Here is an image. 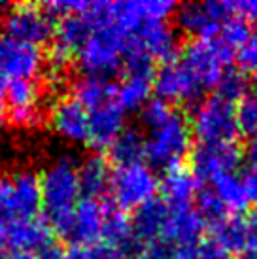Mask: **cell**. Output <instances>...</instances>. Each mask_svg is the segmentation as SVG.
<instances>
[{"instance_id": "cell-1", "label": "cell", "mask_w": 257, "mask_h": 259, "mask_svg": "<svg viewBox=\"0 0 257 259\" xmlns=\"http://www.w3.org/2000/svg\"><path fill=\"white\" fill-rule=\"evenodd\" d=\"M144 135V159L150 166L170 170L182 166L191 153L189 119L176 106L161 99H151L140 110Z\"/></svg>"}, {"instance_id": "cell-12", "label": "cell", "mask_w": 257, "mask_h": 259, "mask_svg": "<svg viewBox=\"0 0 257 259\" xmlns=\"http://www.w3.org/2000/svg\"><path fill=\"white\" fill-rule=\"evenodd\" d=\"M4 114L15 127L32 129L42 123L44 93L36 79H17L4 85Z\"/></svg>"}, {"instance_id": "cell-15", "label": "cell", "mask_w": 257, "mask_h": 259, "mask_svg": "<svg viewBox=\"0 0 257 259\" xmlns=\"http://www.w3.org/2000/svg\"><path fill=\"white\" fill-rule=\"evenodd\" d=\"M50 125L57 137L70 144L89 142V114L74 95H63L51 104Z\"/></svg>"}, {"instance_id": "cell-34", "label": "cell", "mask_w": 257, "mask_h": 259, "mask_svg": "<svg viewBox=\"0 0 257 259\" xmlns=\"http://www.w3.org/2000/svg\"><path fill=\"white\" fill-rule=\"evenodd\" d=\"M200 244V242H199ZM199 244L193 246H172L166 259H200L199 257Z\"/></svg>"}, {"instance_id": "cell-32", "label": "cell", "mask_w": 257, "mask_h": 259, "mask_svg": "<svg viewBox=\"0 0 257 259\" xmlns=\"http://www.w3.org/2000/svg\"><path fill=\"white\" fill-rule=\"evenodd\" d=\"M233 17L244 23H257V0H235L231 2Z\"/></svg>"}, {"instance_id": "cell-30", "label": "cell", "mask_w": 257, "mask_h": 259, "mask_svg": "<svg viewBox=\"0 0 257 259\" xmlns=\"http://www.w3.org/2000/svg\"><path fill=\"white\" fill-rule=\"evenodd\" d=\"M236 59L242 72H257V29L251 30L248 40L236 50Z\"/></svg>"}, {"instance_id": "cell-16", "label": "cell", "mask_w": 257, "mask_h": 259, "mask_svg": "<svg viewBox=\"0 0 257 259\" xmlns=\"http://www.w3.org/2000/svg\"><path fill=\"white\" fill-rule=\"evenodd\" d=\"M104 212L106 201L81 197L61 237L70 240L72 246H99L102 240Z\"/></svg>"}, {"instance_id": "cell-20", "label": "cell", "mask_w": 257, "mask_h": 259, "mask_svg": "<svg viewBox=\"0 0 257 259\" xmlns=\"http://www.w3.org/2000/svg\"><path fill=\"white\" fill-rule=\"evenodd\" d=\"M204 227L206 223L193 204H168V216L161 242L170 246L199 244Z\"/></svg>"}, {"instance_id": "cell-6", "label": "cell", "mask_w": 257, "mask_h": 259, "mask_svg": "<svg viewBox=\"0 0 257 259\" xmlns=\"http://www.w3.org/2000/svg\"><path fill=\"white\" fill-rule=\"evenodd\" d=\"M159 191V178L148 163L119 165L112 170L110 193L112 202L121 210H138L155 199Z\"/></svg>"}, {"instance_id": "cell-5", "label": "cell", "mask_w": 257, "mask_h": 259, "mask_svg": "<svg viewBox=\"0 0 257 259\" xmlns=\"http://www.w3.org/2000/svg\"><path fill=\"white\" fill-rule=\"evenodd\" d=\"M40 180L30 168L0 174V231L10 223L38 218Z\"/></svg>"}, {"instance_id": "cell-13", "label": "cell", "mask_w": 257, "mask_h": 259, "mask_svg": "<svg viewBox=\"0 0 257 259\" xmlns=\"http://www.w3.org/2000/svg\"><path fill=\"white\" fill-rule=\"evenodd\" d=\"M153 63L146 59H131L123 66V78L115 83V99L125 112H140L151 101L153 93Z\"/></svg>"}, {"instance_id": "cell-37", "label": "cell", "mask_w": 257, "mask_h": 259, "mask_svg": "<svg viewBox=\"0 0 257 259\" xmlns=\"http://www.w3.org/2000/svg\"><path fill=\"white\" fill-rule=\"evenodd\" d=\"M250 153H257V135L253 137V142H251V150Z\"/></svg>"}, {"instance_id": "cell-14", "label": "cell", "mask_w": 257, "mask_h": 259, "mask_svg": "<svg viewBox=\"0 0 257 259\" xmlns=\"http://www.w3.org/2000/svg\"><path fill=\"white\" fill-rule=\"evenodd\" d=\"M53 244V231L40 216L10 223L0 231V248L6 252L32 253L38 257Z\"/></svg>"}, {"instance_id": "cell-22", "label": "cell", "mask_w": 257, "mask_h": 259, "mask_svg": "<svg viewBox=\"0 0 257 259\" xmlns=\"http://www.w3.org/2000/svg\"><path fill=\"white\" fill-rule=\"evenodd\" d=\"M159 187L164 195L163 201H166L168 204H193L202 184L191 172V168H186L182 165L166 170L163 182H159Z\"/></svg>"}, {"instance_id": "cell-23", "label": "cell", "mask_w": 257, "mask_h": 259, "mask_svg": "<svg viewBox=\"0 0 257 259\" xmlns=\"http://www.w3.org/2000/svg\"><path fill=\"white\" fill-rule=\"evenodd\" d=\"M79 187L81 197L87 199H102L110 191V178L112 170L108 166L106 159L100 155H91L85 161H81L78 166Z\"/></svg>"}, {"instance_id": "cell-3", "label": "cell", "mask_w": 257, "mask_h": 259, "mask_svg": "<svg viewBox=\"0 0 257 259\" xmlns=\"http://www.w3.org/2000/svg\"><path fill=\"white\" fill-rule=\"evenodd\" d=\"M78 166L79 163L72 155H61L53 159L38 176L44 222L59 235L64 233L78 202L81 201Z\"/></svg>"}, {"instance_id": "cell-2", "label": "cell", "mask_w": 257, "mask_h": 259, "mask_svg": "<svg viewBox=\"0 0 257 259\" xmlns=\"http://www.w3.org/2000/svg\"><path fill=\"white\" fill-rule=\"evenodd\" d=\"M93 29L76 51V63L83 76L110 79L123 72L127 57V32L114 21L110 2H91Z\"/></svg>"}, {"instance_id": "cell-35", "label": "cell", "mask_w": 257, "mask_h": 259, "mask_svg": "<svg viewBox=\"0 0 257 259\" xmlns=\"http://www.w3.org/2000/svg\"><path fill=\"white\" fill-rule=\"evenodd\" d=\"M6 259H38L32 253H21V252H6Z\"/></svg>"}, {"instance_id": "cell-25", "label": "cell", "mask_w": 257, "mask_h": 259, "mask_svg": "<svg viewBox=\"0 0 257 259\" xmlns=\"http://www.w3.org/2000/svg\"><path fill=\"white\" fill-rule=\"evenodd\" d=\"M110 155L114 163L119 165H133L144 161V135L140 129L127 127L110 146Z\"/></svg>"}, {"instance_id": "cell-27", "label": "cell", "mask_w": 257, "mask_h": 259, "mask_svg": "<svg viewBox=\"0 0 257 259\" xmlns=\"http://www.w3.org/2000/svg\"><path fill=\"white\" fill-rule=\"evenodd\" d=\"M195 201H197L195 208H197V212L200 214V218L204 220L206 225L216 227L218 223L223 222V220L227 218L229 212L225 210L222 201L216 197V193L210 189V187H200V191Z\"/></svg>"}, {"instance_id": "cell-36", "label": "cell", "mask_w": 257, "mask_h": 259, "mask_svg": "<svg viewBox=\"0 0 257 259\" xmlns=\"http://www.w3.org/2000/svg\"><path fill=\"white\" fill-rule=\"evenodd\" d=\"M238 259H257V244L251 246L248 252H244Z\"/></svg>"}, {"instance_id": "cell-11", "label": "cell", "mask_w": 257, "mask_h": 259, "mask_svg": "<svg viewBox=\"0 0 257 259\" xmlns=\"http://www.w3.org/2000/svg\"><path fill=\"white\" fill-rule=\"evenodd\" d=\"M46 68L42 48L0 32V85L17 79H36Z\"/></svg>"}, {"instance_id": "cell-29", "label": "cell", "mask_w": 257, "mask_h": 259, "mask_svg": "<svg viewBox=\"0 0 257 259\" xmlns=\"http://www.w3.org/2000/svg\"><path fill=\"white\" fill-rule=\"evenodd\" d=\"M250 32L251 30L248 23L240 21V19H236V17H231L227 23H223V27L220 29V32H218V38H220L227 48L236 51L246 40H248Z\"/></svg>"}, {"instance_id": "cell-21", "label": "cell", "mask_w": 257, "mask_h": 259, "mask_svg": "<svg viewBox=\"0 0 257 259\" xmlns=\"http://www.w3.org/2000/svg\"><path fill=\"white\" fill-rule=\"evenodd\" d=\"M135 212V218L131 220L133 240L140 242V246L161 242L166 216H168V202L155 197L153 201L146 202Z\"/></svg>"}, {"instance_id": "cell-8", "label": "cell", "mask_w": 257, "mask_h": 259, "mask_svg": "<svg viewBox=\"0 0 257 259\" xmlns=\"http://www.w3.org/2000/svg\"><path fill=\"white\" fill-rule=\"evenodd\" d=\"M153 93H157V99L174 106L197 104L202 101L206 89L191 68L180 59V55H176L163 63L161 68L153 74Z\"/></svg>"}, {"instance_id": "cell-24", "label": "cell", "mask_w": 257, "mask_h": 259, "mask_svg": "<svg viewBox=\"0 0 257 259\" xmlns=\"http://www.w3.org/2000/svg\"><path fill=\"white\" fill-rule=\"evenodd\" d=\"M210 189L216 193V197L222 201L227 212L233 214H246V210L250 206L248 195L244 189V184L240 180V172H229L223 174L214 182H210Z\"/></svg>"}, {"instance_id": "cell-4", "label": "cell", "mask_w": 257, "mask_h": 259, "mask_svg": "<svg viewBox=\"0 0 257 259\" xmlns=\"http://www.w3.org/2000/svg\"><path fill=\"white\" fill-rule=\"evenodd\" d=\"M191 137L202 146H229L236 144L240 129L236 123V110L233 102L220 97H208L195 104L189 119Z\"/></svg>"}, {"instance_id": "cell-38", "label": "cell", "mask_w": 257, "mask_h": 259, "mask_svg": "<svg viewBox=\"0 0 257 259\" xmlns=\"http://www.w3.org/2000/svg\"><path fill=\"white\" fill-rule=\"evenodd\" d=\"M0 259H6V250L0 248Z\"/></svg>"}, {"instance_id": "cell-19", "label": "cell", "mask_w": 257, "mask_h": 259, "mask_svg": "<svg viewBox=\"0 0 257 259\" xmlns=\"http://www.w3.org/2000/svg\"><path fill=\"white\" fill-rule=\"evenodd\" d=\"M214 229V242L223 252L242 255L257 244V212L233 214L220 222Z\"/></svg>"}, {"instance_id": "cell-28", "label": "cell", "mask_w": 257, "mask_h": 259, "mask_svg": "<svg viewBox=\"0 0 257 259\" xmlns=\"http://www.w3.org/2000/svg\"><path fill=\"white\" fill-rule=\"evenodd\" d=\"M236 110V123L238 129L244 135L255 137L257 135V93L251 89L242 101H238L235 106Z\"/></svg>"}, {"instance_id": "cell-26", "label": "cell", "mask_w": 257, "mask_h": 259, "mask_svg": "<svg viewBox=\"0 0 257 259\" xmlns=\"http://www.w3.org/2000/svg\"><path fill=\"white\" fill-rule=\"evenodd\" d=\"M216 89V97H220L227 102H238L242 101L244 97L248 95V79L244 76L242 70H236V68H227L223 76L220 78Z\"/></svg>"}, {"instance_id": "cell-7", "label": "cell", "mask_w": 257, "mask_h": 259, "mask_svg": "<svg viewBox=\"0 0 257 259\" xmlns=\"http://www.w3.org/2000/svg\"><path fill=\"white\" fill-rule=\"evenodd\" d=\"M0 27L2 34L38 48L53 40L55 32V21L50 12L44 6L30 2L8 6L0 15Z\"/></svg>"}, {"instance_id": "cell-33", "label": "cell", "mask_w": 257, "mask_h": 259, "mask_svg": "<svg viewBox=\"0 0 257 259\" xmlns=\"http://www.w3.org/2000/svg\"><path fill=\"white\" fill-rule=\"evenodd\" d=\"M199 257L200 259H231L227 252H223L214 240L210 242H200L199 244Z\"/></svg>"}, {"instance_id": "cell-17", "label": "cell", "mask_w": 257, "mask_h": 259, "mask_svg": "<svg viewBox=\"0 0 257 259\" xmlns=\"http://www.w3.org/2000/svg\"><path fill=\"white\" fill-rule=\"evenodd\" d=\"M242 165V151L236 144L202 146L191 151V172L202 184H210L223 174L236 172Z\"/></svg>"}, {"instance_id": "cell-31", "label": "cell", "mask_w": 257, "mask_h": 259, "mask_svg": "<svg viewBox=\"0 0 257 259\" xmlns=\"http://www.w3.org/2000/svg\"><path fill=\"white\" fill-rule=\"evenodd\" d=\"M240 180L244 184L250 204H257V153H250V159L240 172Z\"/></svg>"}, {"instance_id": "cell-39", "label": "cell", "mask_w": 257, "mask_h": 259, "mask_svg": "<svg viewBox=\"0 0 257 259\" xmlns=\"http://www.w3.org/2000/svg\"><path fill=\"white\" fill-rule=\"evenodd\" d=\"M125 259H136V257H133V255H128V257H125Z\"/></svg>"}, {"instance_id": "cell-9", "label": "cell", "mask_w": 257, "mask_h": 259, "mask_svg": "<svg viewBox=\"0 0 257 259\" xmlns=\"http://www.w3.org/2000/svg\"><path fill=\"white\" fill-rule=\"evenodd\" d=\"M178 55L208 91V89H214L223 72L231 68L235 51L216 36L204 38V40H191Z\"/></svg>"}, {"instance_id": "cell-18", "label": "cell", "mask_w": 257, "mask_h": 259, "mask_svg": "<svg viewBox=\"0 0 257 259\" xmlns=\"http://www.w3.org/2000/svg\"><path fill=\"white\" fill-rule=\"evenodd\" d=\"M89 114V142L87 146L95 151H108L114 140L127 129V112L119 106L117 99L102 102L95 108L87 110Z\"/></svg>"}, {"instance_id": "cell-10", "label": "cell", "mask_w": 257, "mask_h": 259, "mask_svg": "<svg viewBox=\"0 0 257 259\" xmlns=\"http://www.w3.org/2000/svg\"><path fill=\"white\" fill-rule=\"evenodd\" d=\"M176 23L182 32L193 40L216 38L223 23L233 17L231 2L227 0H204V2H186L176 10Z\"/></svg>"}]
</instances>
